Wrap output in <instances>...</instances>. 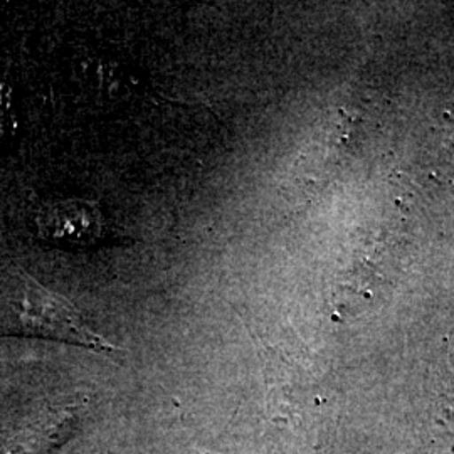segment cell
<instances>
[{"label":"cell","mask_w":454,"mask_h":454,"mask_svg":"<svg viewBox=\"0 0 454 454\" xmlns=\"http://www.w3.org/2000/svg\"><path fill=\"white\" fill-rule=\"evenodd\" d=\"M0 332L66 341L97 352L118 350L86 325L73 303L22 270L0 276Z\"/></svg>","instance_id":"cell-1"}]
</instances>
